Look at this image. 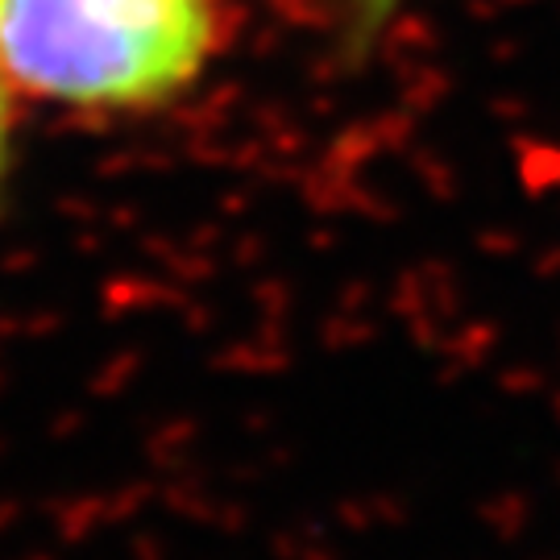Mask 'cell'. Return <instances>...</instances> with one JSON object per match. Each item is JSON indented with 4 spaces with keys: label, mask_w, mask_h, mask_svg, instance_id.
<instances>
[{
    "label": "cell",
    "mask_w": 560,
    "mask_h": 560,
    "mask_svg": "<svg viewBox=\"0 0 560 560\" xmlns=\"http://www.w3.org/2000/svg\"><path fill=\"white\" fill-rule=\"evenodd\" d=\"M208 0H4L0 67L71 104H154L200 75Z\"/></svg>",
    "instance_id": "obj_1"
},
{
    "label": "cell",
    "mask_w": 560,
    "mask_h": 560,
    "mask_svg": "<svg viewBox=\"0 0 560 560\" xmlns=\"http://www.w3.org/2000/svg\"><path fill=\"white\" fill-rule=\"evenodd\" d=\"M402 0H353V9H358V42H370L378 34L386 18L399 9Z\"/></svg>",
    "instance_id": "obj_2"
},
{
    "label": "cell",
    "mask_w": 560,
    "mask_h": 560,
    "mask_svg": "<svg viewBox=\"0 0 560 560\" xmlns=\"http://www.w3.org/2000/svg\"><path fill=\"white\" fill-rule=\"evenodd\" d=\"M0 154H4V101H0Z\"/></svg>",
    "instance_id": "obj_3"
},
{
    "label": "cell",
    "mask_w": 560,
    "mask_h": 560,
    "mask_svg": "<svg viewBox=\"0 0 560 560\" xmlns=\"http://www.w3.org/2000/svg\"><path fill=\"white\" fill-rule=\"evenodd\" d=\"M0 9H4V0H0Z\"/></svg>",
    "instance_id": "obj_4"
}]
</instances>
